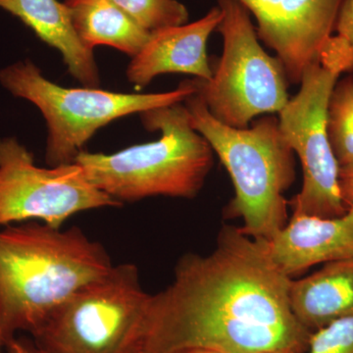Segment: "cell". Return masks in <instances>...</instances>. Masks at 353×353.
<instances>
[{
	"mask_svg": "<svg viewBox=\"0 0 353 353\" xmlns=\"http://www.w3.org/2000/svg\"><path fill=\"white\" fill-rule=\"evenodd\" d=\"M292 281L266 241L224 226L214 252L185 254L174 282L152 296L141 353H306L313 332L292 314Z\"/></svg>",
	"mask_w": 353,
	"mask_h": 353,
	"instance_id": "cell-1",
	"label": "cell"
},
{
	"mask_svg": "<svg viewBox=\"0 0 353 353\" xmlns=\"http://www.w3.org/2000/svg\"><path fill=\"white\" fill-rule=\"evenodd\" d=\"M101 243L79 227L29 221L0 230V343L32 336L77 290L112 268Z\"/></svg>",
	"mask_w": 353,
	"mask_h": 353,
	"instance_id": "cell-2",
	"label": "cell"
},
{
	"mask_svg": "<svg viewBox=\"0 0 353 353\" xmlns=\"http://www.w3.org/2000/svg\"><path fill=\"white\" fill-rule=\"evenodd\" d=\"M141 119L148 131L161 132V138L112 154L83 150L75 163L121 205L152 196L196 197L212 169L214 152L192 128L185 106L150 109Z\"/></svg>",
	"mask_w": 353,
	"mask_h": 353,
	"instance_id": "cell-3",
	"label": "cell"
},
{
	"mask_svg": "<svg viewBox=\"0 0 353 353\" xmlns=\"http://www.w3.org/2000/svg\"><path fill=\"white\" fill-rule=\"evenodd\" d=\"M190 124L208 141L231 176L234 196L225 214L241 218V231L254 240L270 241L287 224L285 192L296 180L294 150L287 143L279 118L263 116L252 127L222 124L194 94L185 101Z\"/></svg>",
	"mask_w": 353,
	"mask_h": 353,
	"instance_id": "cell-4",
	"label": "cell"
},
{
	"mask_svg": "<svg viewBox=\"0 0 353 353\" xmlns=\"http://www.w3.org/2000/svg\"><path fill=\"white\" fill-rule=\"evenodd\" d=\"M0 85L13 97L32 102L48 125L46 162L50 167L71 164L97 132L116 119L185 101L196 92L185 80L173 92L122 94L99 88H64L50 82L31 60L0 70Z\"/></svg>",
	"mask_w": 353,
	"mask_h": 353,
	"instance_id": "cell-5",
	"label": "cell"
},
{
	"mask_svg": "<svg viewBox=\"0 0 353 353\" xmlns=\"http://www.w3.org/2000/svg\"><path fill=\"white\" fill-rule=\"evenodd\" d=\"M150 299L136 265H113L62 303L32 341L48 353H141Z\"/></svg>",
	"mask_w": 353,
	"mask_h": 353,
	"instance_id": "cell-6",
	"label": "cell"
},
{
	"mask_svg": "<svg viewBox=\"0 0 353 353\" xmlns=\"http://www.w3.org/2000/svg\"><path fill=\"white\" fill-rule=\"evenodd\" d=\"M224 50L209 81L192 79L194 94L222 124L246 129L257 116L279 113L290 101L278 57L260 46L250 11L239 0H217Z\"/></svg>",
	"mask_w": 353,
	"mask_h": 353,
	"instance_id": "cell-7",
	"label": "cell"
},
{
	"mask_svg": "<svg viewBox=\"0 0 353 353\" xmlns=\"http://www.w3.org/2000/svg\"><path fill=\"white\" fill-rule=\"evenodd\" d=\"M341 75L319 59L309 64L299 92L278 113L281 132L303 166V188L290 201L294 213L333 219L347 212L327 131L329 99Z\"/></svg>",
	"mask_w": 353,
	"mask_h": 353,
	"instance_id": "cell-8",
	"label": "cell"
},
{
	"mask_svg": "<svg viewBox=\"0 0 353 353\" xmlns=\"http://www.w3.org/2000/svg\"><path fill=\"white\" fill-rule=\"evenodd\" d=\"M119 206L75 162L43 168L17 139L0 138V227L39 221L62 228L83 211Z\"/></svg>",
	"mask_w": 353,
	"mask_h": 353,
	"instance_id": "cell-9",
	"label": "cell"
},
{
	"mask_svg": "<svg viewBox=\"0 0 353 353\" xmlns=\"http://www.w3.org/2000/svg\"><path fill=\"white\" fill-rule=\"evenodd\" d=\"M257 22L259 39L284 67L288 82L301 83L334 31L343 0H239Z\"/></svg>",
	"mask_w": 353,
	"mask_h": 353,
	"instance_id": "cell-10",
	"label": "cell"
},
{
	"mask_svg": "<svg viewBox=\"0 0 353 353\" xmlns=\"http://www.w3.org/2000/svg\"><path fill=\"white\" fill-rule=\"evenodd\" d=\"M222 19L219 6L213 7L201 20L150 32L138 54L132 57L126 75L130 83L143 88L161 74H189L201 80L212 78L209 65V37Z\"/></svg>",
	"mask_w": 353,
	"mask_h": 353,
	"instance_id": "cell-11",
	"label": "cell"
},
{
	"mask_svg": "<svg viewBox=\"0 0 353 353\" xmlns=\"http://www.w3.org/2000/svg\"><path fill=\"white\" fill-rule=\"evenodd\" d=\"M267 246L274 263L290 278L314 265L353 259V208L333 219L294 213Z\"/></svg>",
	"mask_w": 353,
	"mask_h": 353,
	"instance_id": "cell-12",
	"label": "cell"
},
{
	"mask_svg": "<svg viewBox=\"0 0 353 353\" xmlns=\"http://www.w3.org/2000/svg\"><path fill=\"white\" fill-rule=\"evenodd\" d=\"M0 9L19 18L43 43L59 51L77 81L88 88H99L94 50L79 38L64 3L57 0H0Z\"/></svg>",
	"mask_w": 353,
	"mask_h": 353,
	"instance_id": "cell-13",
	"label": "cell"
},
{
	"mask_svg": "<svg viewBox=\"0 0 353 353\" xmlns=\"http://www.w3.org/2000/svg\"><path fill=\"white\" fill-rule=\"evenodd\" d=\"M290 304L297 321L311 332L353 316V259L325 263L312 275L292 281Z\"/></svg>",
	"mask_w": 353,
	"mask_h": 353,
	"instance_id": "cell-14",
	"label": "cell"
},
{
	"mask_svg": "<svg viewBox=\"0 0 353 353\" xmlns=\"http://www.w3.org/2000/svg\"><path fill=\"white\" fill-rule=\"evenodd\" d=\"M74 29L90 50L108 46L134 57L150 32L139 25L113 0H65Z\"/></svg>",
	"mask_w": 353,
	"mask_h": 353,
	"instance_id": "cell-15",
	"label": "cell"
},
{
	"mask_svg": "<svg viewBox=\"0 0 353 353\" xmlns=\"http://www.w3.org/2000/svg\"><path fill=\"white\" fill-rule=\"evenodd\" d=\"M330 145L339 166L353 164V76L334 85L327 113Z\"/></svg>",
	"mask_w": 353,
	"mask_h": 353,
	"instance_id": "cell-16",
	"label": "cell"
},
{
	"mask_svg": "<svg viewBox=\"0 0 353 353\" xmlns=\"http://www.w3.org/2000/svg\"><path fill=\"white\" fill-rule=\"evenodd\" d=\"M148 32L187 24L189 11L178 0H113Z\"/></svg>",
	"mask_w": 353,
	"mask_h": 353,
	"instance_id": "cell-17",
	"label": "cell"
},
{
	"mask_svg": "<svg viewBox=\"0 0 353 353\" xmlns=\"http://www.w3.org/2000/svg\"><path fill=\"white\" fill-rule=\"evenodd\" d=\"M306 353H353V316L313 332Z\"/></svg>",
	"mask_w": 353,
	"mask_h": 353,
	"instance_id": "cell-18",
	"label": "cell"
},
{
	"mask_svg": "<svg viewBox=\"0 0 353 353\" xmlns=\"http://www.w3.org/2000/svg\"><path fill=\"white\" fill-rule=\"evenodd\" d=\"M334 31L350 51L352 60V73L353 76V0H343L340 10L336 16Z\"/></svg>",
	"mask_w": 353,
	"mask_h": 353,
	"instance_id": "cell-19",
	"label": "cell"
},
{
	"mask_svg": "<svg viewBox=\"0 0 353 353\" xmlns=\"http://www.w3.org/2000/svg\"><path fill=\"white\" fill-rule=\"evenodd\" d=\"M339 187L345 205L353 208V164L340 167Z\"/></svg>",
	"mask_w": 353,
	"mask_h": 353,
	"instance_id": "cell-20",
	"label": "cell"
},
{
	"mask_svg": "<svg viewBox=\"0 0 353 353\" xmlns=\"http://www.w3.org/2000/svg\"><path fill=\"white\" fill-rule=\"evenodd\" d=\"M6 353H48L36 345L32 339L16 336L4 347Z\"/></svg>",
	"mask_w": 353,
	"mask_h": 353,
	"instance_id": "cell-21",
	"label": "cell"
},
{
	"mask_svg": "<svg viewBox=\"0 0 353 353\" xmlns=\"http://www.w3.org/2000/svg\"><path fill=\"white\" fill-rule=\"evenodd\" d=\"M179 353H226L212 348H194V350H185Z\"/></svg>",
	"mask_w": 353,
	"mask_h": 353,
	"instance_id": "cell-22",
	"label": "cell"
},
{
	"mask_svg": "<svg viewBox=\"0 0 353 353\" xmlns=\"http://www.w3.org/2000/svg\"><path fill=\"white\" fill-rule=\"evenodd\" d=\"M4 347L0 343V353H3Z\"/></svg>",
	"mask_w": 353,
	"mask_h": 353,
	"instance_id": "cell-23",
	"label": "cell"
},
{
	"mask_svg": "<svg viewBox=\"0 0 353 353\" xmlns=\"http://www.w3.org/2000/svg\"><path fill=\"white\" fill-rule=\"evenodd\" d=\"M262 353H290V352H262Z\"/></svg>",
	"mask_w": 353,
	"mask_h": 353,
	"instance_id": "cell-24",
	"label": "cell"
}]
</instances>
